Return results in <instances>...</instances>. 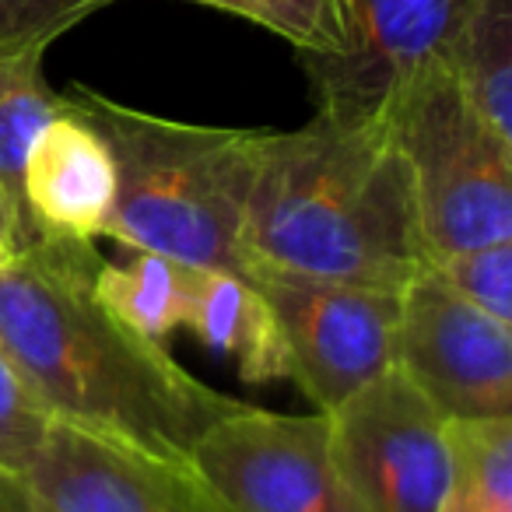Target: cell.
I'll use <instances>...</instances> for the list:
<instances>
[{
  "label": "cell",
  "instance_id": "6da1fadb",
  "mask_svg": "<svg viewBox=\"0 0 512 512\" xmlns=\"http://www.w3.org/2000/svg\"><path fill=\"white\" fill-rule=\"evenodd\" d=\"M95 246L32 239L0 260V355L53 421L190 456L242 407L95 295Z\"/></svg>",
  "mask_w": 512,
  "mask_h": 512
},
{
  "label": "cell",
  "instance_id": "7a4b0ae2",
  "mask_svg": "<svg viewBox=\"0 0 512 512\" xmlns=\"http://www.w3.org/2000/svg\"><path fill=\"white\" fill-rule=\"evenodd\" d=\"M242 249L249 267L400 292L428 246L390 123L316 109L299 130H260Z\"/></svg>",
  "mask_w": 512,
  "mask_h": 512
},
{
  "label": "cell",
  "instance_id": "3957f363",
  "mask_svg": "<svg viewBox=\"0 0 512 512\" xmlns=\"http://www.w3.org/2000/svg\"><path fill=\"white\" fill-rule=\"evenodd\" d=\"M64 102L113 151L116 200L106 239L190 267L249 271L242 218L260 130L169 120L85 85L67 88Z\"/></svg>",
  "mask_w": 512,
  "mask_h": 512
},
{
  "label": "cell",
  "instance_id": "277c9868",
  "mask_svg": "<svg viewBox=\"0 0 512 512\" xmlns=\"http://www.w3.org/2000/svg\"><path fill=\"white\" fill-rule=\"evenodd\" d=\"M418 200L428 260L512 242V141L498 137L435 60L386 113Z\"/></svg>",
  "mask_w": 512,
  "mask_h": 512
},
{
  "label": "cell",
  "instance_id": "5b68a950",
  "mask_svg": "<svg viewBox=\"0 0 512 512\" xmlns=\"http://www.w3.org/2000/svg\"><path fill=\"white\" fill-rule=\"evenodd\" d=\"M246 278L274 316L285 379L306 393L316 411H334L393 365L400 292L306 278L264 264L249 267Z\"/></svg>",
  "mask_w": 512,
  "mask_h": 512
},
{
  "label": "cell",
  "instance_id": "8992f818",
  "mask_svg": "<svg viewBox=\"0 0 512 512\" xmlns=\"http://www.w3.org/2000/svg\"><path fill=\"white\" fill-rule=\"evenodd\" d=\"M449 421L390 365L327 411L330 453L362 512H435L449 477Z\"/></svg>",
  "mask_w": 512,
  "mask_h": 512
},
{
  "label": "cell",
  "instance_id": "52a82bcc",
  "mask_svg": "<svg viewBox=\"0 0 512 512\" xmlns=\"http://www.w3.org/2000/svg\"><path fill=\"white\" fill-rule=\"evenodd\" d=\"M393 365L446 421L512 418V327L456 295L432 264L400 288Z\"/></svg>",
  "mask_w": 512,
  "mask_h": 512
},
{
  "label": "cell",
  "instance_id": "ba28073f",
  "mask_svg": "<svg viewBox=\"0 0 512 512\" xmlns=\"http://www.w3.org/2000/svg\"><path fill=\"white\" fill-rule=\"evenodd\" d=\"M190 460L239 512H362L330 453L323 411L242 404L200 435Z\"/></svg>",
  "mask_w": 512,
  "mask_h": 512
},
{
  "label": "cell",
  "instance_id": "9c48e42d",
  "mask_svg": "<svg viewBox=\"0 0 512 512\" xmlns=\"http://www.w3.org/2000/svg\"><path fill=\"white\" fill-rule=\"evenodd\" d=\"M57 512H239L190 456L50 421L29 467Z\"/></svg>",
  "mask_w": 512,
  "mask_h": 512
},
{
  "label": "cell",
  "instance_id": "30bf717a",
  "mask_svg": "<svg viewBox=\"0 0 512 512\" xmlns=\"http://www.w3.org/2000/svg\"><path fill=\"white\" fill-rule=\"evenodd\" d=\"M474 0H344L341 57L302 60L316 109L348 120H386L397 95L435 64Z\"/></svg>",
  "mask_w": 512,
  "mask_h": 512
},
{
  "label": "cell",
  "instance_id": "8fae6325",
  "mask_svg": "<svg viewBox=\"0 0 512 512\" xmlns=\"http://www.w3.org/2000/svg\"><path fill=\"white\" fill-rule=\"evenodd\" d=\"M32 239L95 246L116 200V162L106 137L60 95V113L36 134L22 169Z\"/></svg>",
  "mask_w": 512,
  "mask_h": 512
},
{
  "label": "cell",
  "instance_id": "7c38bea8",
  "mask_svg": "<svg viewBox=\"0 0 512 512\" xmlns=\"http://www.w3.org/2000/svg\"><path fill=\"white\" fill-rule=\"evenodd\" d=\"M179 330H190L204 348L232 358L246 383L285 379V355L274 316L246 274L190 267Z\"/></svg>",
  "mask_w": 512,
  "mask_h": 512
},
{
  "label": "cell",
  "instance_id": "4fadbf2b",
  "mask_svg": "<svg viewBox=\"0 0 512 512\" xmlns=\"http://www.w3.org/2000/svg\"><path fill=\"white\" fill-rule=\"evenodd\" d=\"M439 64L467 106L498 137L512 141V0H474Z\"/></svg>",
  "mask_w": 512,
  "mask_h": 512
},
{
  "label": "cell",
  "instance_id": "5bb4252c",
  "mask_svg": "<svg viewBox=\"0 0 512 512\" xmlns=\"http://www.w3.org/2000/svg\"><path fill=\"white\" fill-rule=\"evenodd\" d=\"M123 264L99 260L92 271L95 295L151 341H162L172 330L183 327L186 285H190V264H179L169 256L127 249Z\"/></svg>",
  "mask_w": 512,
  "mask_h": 512
},
{
  "label": "cell",
  "instance_id": "9a60e30c",
  "mask_svg": "<svg viewBox=\"0 0 512 512\" xmlns=\"http://www.w3.org/2000/svg\"><path fill=\"white\" fill-rule=\"evenodd\" d=\"M449 477L435 512H512V418L449 421Z\"/></svg>",
  "mask_w": 512,
  "mask_h": 512
},
{
  "label": "cell",
  "instance_id": "2e32d148",
  "mask_svg": "<svg viewBox=\"0 0 512 512\" xmlns=\"http://www.w3.org/2000/svg\"><path fill=\"white\" fill-rule=\"evenodd\" d=\"M60 113V92L46 85L43 53H0V186L18 207L29 232L22 200V169L36 134ZM32 242V232H29Z\"/></svg>",
  "mask_w": 512,
  "mask_h": 512
},
{
  "label": "cell",
  "instance_id": "e0dca14e",
  "mask_svg": "<svg viewBox=\"0 0 512 512\" xmlns=\"http://www.w3.org/2000/svg\"><path fill=\"white\" fill-rule=\"evenodd\" d=\"M204 8L249 18L299 50V60L341 57L348 46L344 0H190Z\"/></svg>",
  "mask_w": 512,
  "mask_h": 512
},
{
  "label": "cell",
  "instance_id": "ac0fdd59",
  "mask_svg": "<svg viewBox=\"0 0 512 512\" xmlns=\"http://www.w3.org/2000/svg\"><path fill=\"white\" fill-rule=\"evenodd\" d=\"M428 264L456 295L512 327V242L460 249Z\"/></svg>",
  "mask_w": 512,
  "mask_h": 512
},
{
  "label": "cell",
  "instance_id": "d6986e66",
  "mask_svg": "<svg viewBox=\"0 0 512 512\" xmlns=\"http://www.w3.org/2000/svg\"><path fill=\"white\" fill-rule=\"evenodd\" d=\"M116 0H0V53L39 50Z\"/></svg>",
  "mask_w": 512,
  "mask_h": 512
},
{
  "label": "cell",
  "instance_id": "ffe728a7",
  "mask_svg": "<svg viewBox=\"0 0 512 512\" xmlns=\"http://www.w3.org/2000/svg\"><path fill=\"white\" fill-rule=\"evenodd\" d=\"M50 414L39 407V400L25 390L18 372L0 355V463L18 470H29L43 449Z\"/></svg>",
  "mask_w": 512,
  "mask_h": 512
},
{
  "label": "cell",
  "instance_id": "44dd1931",
  "mask_svg": "<svg viewBox=\"0 0 512 512\" xmlns=\"http://www.w3.org/2000/svg\"><path fill=\"white\" fill-rule=\"evenodd\" d=\"M0 512H57V505L39 491L29 470L0 463Z\"/></svg>",
  "mask_w": 512,
  "mask_h": 512
},
{
  "label": "cell",
  "instance_id": "7402d4cb",
  "mask_svg": "<svg viewBox=\"0 0 512 512\" xmlns=\"http://www.w3.org/2000/svg\"><path fill=\"white\" fill-rule=\"evenodd\" d=\"M25 242H29V232H25L22 214H18V207L11 204V197L4 193V186H0V249L15 253Z\"/></svg>",
  "mask_w": 512,
  "mask_h": 512
},
{
  "label": "cell",
  "instance_id": "603a6c76",
  "mask_svg": "<svg viewBox=\"0 0 512 512\" xmlns=\"http://www.w3.org/2000/svg\"><path fill=\"white\" fill-rule=\"evenodd\" d=\"M4 256H8V249H0V260H4Z\"/></svg>",
  "mask_w": 512,
  "mask_h": 512
}]
</instances>
